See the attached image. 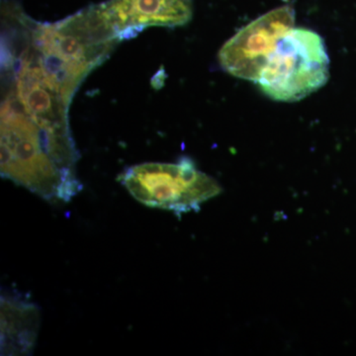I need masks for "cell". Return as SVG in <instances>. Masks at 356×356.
Segmentation results:
<instances>
[{
    "label": "cell",
    "instance_id": "cell-3",
    "mask_svg": "<svg viewBox=\"0 0 356 356\" xmlns=\"http://www.w3.org/2000/svg\"><path fill=\"white\" fill-rule=\"evenodd\" d=\"M329 70L322 37L305 28H292L278 42L257 83L274 100L298 102L327 83Z\"/></svg>",
    "mask_w": 356,
    "mask_h": 356
},
{
    "label": "cell",
    "instance_id": "cell-1",
    "mask_svg": "<svg viewBox=\"0 0 356 356\" xmlns=\"http://www.w3.org/2000/svg\"><path fill=\"white\" fill-rule=\"evenodd\" d=\"M1 100V177L46 200L69 202L83 189L76 173V143L51 137L13 103Z\"/></svg>",
    "mask_w": 356,
    "mask_h": 356
},
{
    "label": "cell",
    "instance_id": "cell-2",
    "mask_svg": "<svg viewBox=\"0 0 356 356\" xmlns=\"http://www.w3.org/2000/svg\"><path fill=\"white\" fill-rule=\"evenodd\" d=\"M27 24L32 42L42 55L81 83L122 42L100 4L55 23H40L28 17Z\"/></svg>",
    "mask_w": 356,
    "mask_h": 356
},
{
    "label": "cell",
    "instance_id": "cell-5",
    "mask_svg": "<svg viewBox=\"0 0 356 356\" xmlns=\"http://www.w3.org/2000/svg\"><path fill=\"white\" fill-rule=\"evenodd\" d=\"M294 22L295 11L290 6L264 14L224 44L218 55L220 65L232 76L257 83L278 42Z\"/></svg>",
    "mask_w": 356,
    "mask_h": 356
},
{
    "label": "cell",
    "instance_id": "cell-7",
    "mask_svg": "<svg viewBox=\"0 0 356 356\" xmlns=\"http://www.w3.org/2000/svg\"><path fill=\"white\" fill-rule=\"evenodd\" d=\"M40 311L27 298L1 296V355H31L38 337Z\"/></svg>",
    "mask_w": 356,
    "mask_h": 356
},
{
    "label": "cell",
    "instance_id": "cell-6",
    "mask_svg": "<svg viewBox=\"0 0 356 356\" xmlns=\"http://www.w3.org/2000/svg\"><path fill=\"white\" fill-rule=\"evenodd\" d=\"M121 41L149 27H178L193 15L192 0H108L100 4Z\"/></svg>",
    "mask_w": 356,
    "mask_h": 356
},
{
    "label": "cell",
    "instance_id": "cell-4",
    "mask_svg": "<svg viewBox=\"0 0 356 356\" xmlns=\"http://www.w3.org/2000/svg\"><path fill=\"white\" fill-rule=\"evenodd\" d=\"M122 185L147 207L184 213L200 209L201 204L222 192L214 178L196 168L188 158L177 163H146L131 166L119 175Z\"/></svg>",
    "mask_w": 356,
    "mask_h": 356
}]
</instances>
